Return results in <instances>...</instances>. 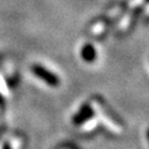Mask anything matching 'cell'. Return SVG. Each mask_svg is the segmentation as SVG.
<instances>
[{"label":"cell","instance_id":"5","mask_svg":"<svg viewBox=\"0 0 149 149\" xmlns=\"http://www.w3.org/2000/svg\"><path fill=\"white\" fill-rule=\"evenodd\" d=\"M2 149H13V148H12V146H11L10 143H9V141H7V143H5V144H3V147H2Z\"/></svg>","mask_w":149,"mask_h":149},{"label":"cell","instance_id":"3","mask_svg":"<svg viewBox=\"0 0 149 149\" xmlns=\"http://www.w3.org/2000/svg\"><path fill=\"white\" fill-rule=\"evenodd\" d=\"M81 58L83 59V61H85L87 63L94 62L97 58V52H96L94 45L91 43L84 44L82 50H81Z\"/></svg>","mask_w":149,"mask_h":149},{"label":"cell","instance_id":"1","mask_svg":"<svg viewBox=\"0 0 149 149\" xmlns=\"http://www.w3.org/2000/svg\"><path fill=\"white\" fill-rule=\"evenodd\" d=\"M31 72L36 77L44 82L50 87H58L61 84V80L59 76L41 64H32Z\"/></svg>","mask_w":149,"mask_h":149},{"label":"cell","instance_id":"4","mask_svg":"<svg viewBox=\"0 0 149 149\" xmlns=\"http://www.w3.org/2000/svg\"><path fill=\"white\" fill-rule=\"evenodd\" d=\"M6 105H7V103H6V98L5 96L2 95V93L0 92V111H5L6 109Z\"/></svg>","mask_w":149,"mask_h":149},{"label":"cell","instance_id":"2","mask_svg":"<svg viewBox=\"0 0 149 149\" xmlns=\"http://www.w3.org/2000/svg\"><path fill=\"white\" fill-rule=\"evenodd\" d=\"M96 112L94 107L92 106L90 102L83 103L79 109L75 112V114L72 117V124L76 127H81L83 125H85L86 123L91 122L93 118L95 117Z\"/></svg>","mask_w":149,"mask_h":149}]
</instances>
